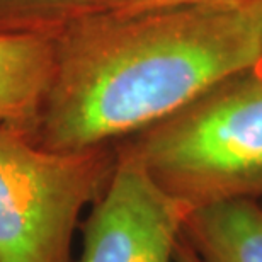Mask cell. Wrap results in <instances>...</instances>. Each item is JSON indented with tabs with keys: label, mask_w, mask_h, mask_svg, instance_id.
<instances>
[{
	"label": "cell",
	"mask_w": 262,
	"mask_h": 262,
	"mask_svg": "<svg viewBox=\"0 0 262 262\" xmlns=\"http://www.w3.org/2000/svg\"><path fill=\"white\" fill-rule=\"evenodd\" d=\"M259 0H101L96 10H118V12H133V10L148 9H174V7H250Z\"/></svg>",
	"instance_id": "52a82bcc"
},
{
	"label": "cell",
	"mask_w": 262,
	"mask_h": 262,
	"mask_svg": "<svg viewBox=\"0 0 262 262\" xmlns=\"http://www.w3.org/2000/svg\"><path fill=\"white\" fill-rule=\"evenodd\" d=\"M187 213L262 196V72L228 77L121 146Z\"/></svg>",
	"instance_id": "7a4b0ae2"
},
{
	"label": "cell",
	"mask_w": 262,
	"mask_h": 262,
	"mask_svg": "<svg viewBox=\"0 0 262 262\" xmlns=\"http://www.w3.org/2000/svg\"><path fill=\"white\" fill-rule=\"evenodd\" d=\"M114 164L107 146L53 151L0 123V262H70L78 214Z\"/></svg>",
	"instance_id": "3957f363"
},
{
	"label": "cell",
	"mask_w": 262,
	"mask_h": 262,
	"mask_svg": "<svg viewBox=\"0 0 262 262\" xmlns=\"http://www.w3.org/2000/svg\"><path fill=\"white\" fill-rule=\"evenodd\" d=\"M250 12H252V17L255 20V28H257V34H259V46H260V65L257 70L262 72V0L255 2L254 5H250Z\"/></svg>",
	"instance_id": "9c48e42d"
},
{
	"label": "cell",
	"mask_w": 262,
	"mask_h": 262,
	"mask_svg": "<svg viewBox=\"0 0 262 262\" xmlns=\"http://www.w3.org/2000/svg\"><path fill=\"white\" fill-rule=\"evenodd\" d=\"M182 237L203 262H262V206L235 199L192 209Z\"/></svg>",
	"instance_id": "8992f818"
},
{
	"label": "cell",
	"mask_w": 262,
	"mask_h": 262,
	"mask_svg": "<svg viewBox=\"0 0 262 262\" xmlns=\"http://www.w3.org/2000/svg\"><path fill=\"white\" fill-rule=\"evenodd\" d=\"M187 211L126 150L83 227L78 262H176Z\"/></svg>",
	"instance_id": "277c9868"
},
{
	"label": "cell",
	"mask_w": 262,
	"mask_h": 262,
	"mask_svg": "<svg viewBox=\"0 0 262 262\" xmlns=\"http://www.w3.org/2000/svg\"><path fill=\"white\" fill-rule=\"evenodd\" d=\"M55 68V41L39 34L0 33V123L33 136Z\"/></svg>",
	"instance_id": "5b68a950"
},
{
	"label": "cell",
	"mask_w": 262,
	"mask_h": 262,
	"mask_svg": "<svg viewBox=\"0 0 262 262\" xmlns=\"http://www.w3.org/2000/svg\"><path fill=\"white\" fill-rule=\"evenodd\" d=\"M259 65L249 7L87 12L56 41L53 83L31 140L65 154L104 148Z\"/></svg>",
	"instance_id": "6da1fadb"
},
{
	"label": "cell",
	"mask_w": 262,
	"mask_h": 262,
	"mask_svg": "<svg viewBox=\"0 0 262 262\" xmlns=\"http://www.w3.org/2000/svg\"><path fill=\"white\" fill-rule=\"evenodd\" d=\"M176 262H203L198 257L194 249L187 244V240L182 237V235H181V240H179L177 249H176Z\"/></svg>",
	"instance_id": "ba28073f"
}]
</instances>
